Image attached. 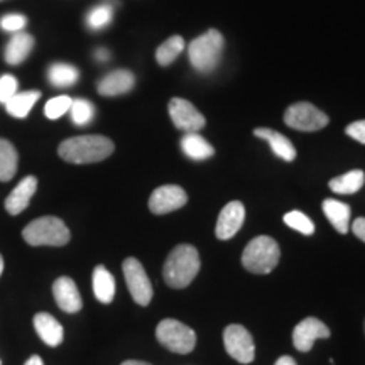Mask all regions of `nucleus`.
<instances>
[{"instance_id":"4468645a","label":"nucleus","mask_w":365,"mask_h":365,"mask_svg":"<svg viewBox=\"0 0 365 365\" xmlns=\"http://www.w3.org/2000/svg\"><path fill=\"white\" fill-rule=\"evenodd\" d=\"M53 294L58 307L66 313H76L80 312L81 307H83V301H81L78 287H76L75 281H73L71 277L63 276L54 281Z\"/></svg>"},{"instance_id":"a211bd4d","label":"nucleus","mask_w":365,"mask_h":365,"mask_svg":"<svg viewBox=\"0 0 365 365\" xmlns=\"http://www.w3.org/2000/svg\"><path fill=\"white\" fill-rule=\"evenodd\" d=\"M254 134L257 137H261V139H266L269 145H271L272 153L276 154L277 158H281L282 161L289 163L296 158V149H294L293 143H291L286 135H282L281 132L261 127V129H255Z\"/></svg>"},{"instance_id":"dca6fc26","label":"nucleus","mask_w":365,"mask_h":365,"mask_svg":"<svg viewBox=\"0 0 365 365\" xmlns=\"http://www.w3.org/2000/svg\"><path fill=\"white\" fill-rule=\"evenodd\" d=\"M135 78L129 70H117L107 75L98 83V93L103 97H115L134 88Z\"/></svg>"},{"instance_id":"bb28decb","label":"nucleus","mask_w":365,"mask_h":365,"mask_svg":"<svg viewBox=\"0 0 365 365\" xmlns=\"http://www.w3.org/2000/svg\"><path fill=\"white\" fill-rule=\"evenodd\" d=\"M182 49H185V39H182L181 36H173V38H170L166 43H163L158 48L156 51L158 63L161 66L171 65V63L182 53Z\"/></svg>"},{"instance_id":"f8f14e48","label":"nucleus","mask_w":365,"mask_h":365,"mask_svg":"<svg viewBox=\"0 0 365 365\" xmlns=\"http://www.w3.org/2000/svg\"><path fill=\"white\" fill-rule=\"evenodd\" d=\"M330 335V328L322 319L307 318L296 325L293 331V344L299 352H309L314 341L319 339H328Z\"/></svg>"},{"instance_id":"9b49d317","label":"nucleus","mask_w":365,"mask_h":365,"mask_svg":"<svg viewBox=\"0 0 365 365\" xmlns=\"http://www.w3.org/2000/svg\"><path fill=\"white\" fill-rule=\"evenodd\" d=\"M170 115L173 124L180 130L185 132H198L202 130L207 120L205 117L195 108L193 103H190L185 98H173L170 102Z\"/></svg>"},{"instance_id":"9d476101","label":"nucleus","mask_w":365,"mask_h":365,"mask_svg":"<svg viewBox=\"0 0 365 365\" xmlns=\"http://www.w3.org/2000/svg\"><path fill=\"white\" fill-rule=\"evenodd\" d=\"M186 202H188V195L181 186L164 185L153 191L149 198V210L154 215H166L185 207Z\"/></svg>"},{"instance_id":"a19ab883","label":"nucleus","mask_w":365,"mask_h":365,"mask_svg":"<svg viewBox=\"0 0 365 365\" xmlns=\"http://www.w3.org/2000/svg\"><path fill=\"white\" fill-rule=\"evenodd\" d=\"M364 328H365V325H364Z\"/></svg>"},{"instance_id":"423d86ee","label":"nucleus","mask_w":365,"mask_h":365,"mask_svg":"<svg viewBox=\"0 0 365 365\" xmlns=\"http://www.w3.org/2000/svg\"><path fill=\"white\" fill-rule=\"evenodd\" d=\"M156 339L168 350L181 355L193 352L196 346V333L193 328L171 318L159 322L156 328Z\"/></svg>"},{"instance_id":"473e14b6","label":"nucleus","mask_w":365,"mask_h":365,"mask_svg":"<svg viewBox=\"0 0 365 365\" xmlns=\"http://www.w3.org/2000/svg\"><path fill=\"white\" fill-rule=\"evenodd\" d=\"M17 93V78L12 75H4L0 78V102L7 103Z\"/></svg>"},{"instance_id":"4be33fe9","label":"nucleus","mask_w":365,"mask_h":365,"mask_svg":"<svg viewBox=\"0 0 365 365\" xmlns=\"http://www.w3.org/2000/svg\"><path fill=\"white\" fill-rule=\"evenodd\" d=\"M93 293L100 303L108 304L115 296V279L105 266H97L93 271Z\"/></svg>"},{"instance_id":"79ce46f5","label":"nucleus","mask_w":365,"mask_h":365,"mask_svg":"<svg viewBox=\"0 0 365 365\" xmlns=\"http://www.w3.org/2000/svg\"><path fill=\"white\" fill-rule=\"evenodd\" d=\"M0 365H2V364H0Z\"/></svg>"},{"instance_id":"6ab92c4d","label":"nucleus","mask_w":365,"mask_h":365,"mask_svg":"<svg viewBox=\"0 0 365 365\" xmlns=\"http://www.w3.org/2000/svg\"><path fill=\"white\" fill-rule=\"evenodd\" d=\"M181 149L193 161H205L215 154L213 145L207 139H203L198 132H186L181 139Z\"/></svg>"},{"instance_id":"e433bc0d","label":"nucleus","mask_w":365,"mask_h":365,"mask_svg":"<svg viewBox=\"0 0 365 365\" xmlns=\"http://www.w3.org/2000/svg\"><path fill=\"white\" fill-rule=\"evenodd\" d=\"M108 58H110V54H108L107 49H98V51H97L98 61H107Z\"/></svg>"},{"instance_id":"f3484780","label":"nucleus","mask_w":365,"mask_h":365,"mask_svg":"<svg viewBox=\"0 0 365 365\" xmlns=\"http://www.w3.org/2000/svg\"><path fill=\"white\" fill-rule=\"evenodd\" d=\"M34 328L41 336V340L49 346H58L63 341V331L61 323L56 318L48 313H38L34 317Z\"/></svg>"},{"instance_id":"393cba45","label":"nucleus","mask_w":365,"mask_h":365,"mask_svg":"<svg viewBox=\"0 0 365 365\" xmlns=\"http://www.w3.org/2000/svg\"><path fill=\"white\" fill-rule=\"evenodd\" d=\"M17 150L6 139H0V181H11L17 171Z\"/></svg>"},{"instance_id":"7c9ffc66","label":"nucleus","mask_w":365,"mask_h":365,"mask_svg":"<svg viewBox=\"0 0 365 365\" xmlns=\"http://www.w3.org/2000/svg\"><path fill=\"white\" fill-rule=\"evenodd\" d=\"M110 21H112V9L108 6L95 7L93 11L88 14V17H86V22H88L91 29H102V27L107 26Z\"/></svg>"},{"instance_id":"f257e3e1","label":"nucleus","mask_w":365,"mask_h":365,"mask_svg":"<svg viewBox=\"0 0 365 365\" xmlns=\"http://www.w3.org/2000/svg\"><path fill=\"white\" fill-rule=\"evenodd\" d=\"M115 145L105 135H78L59 144L58 154L66 163L91 164L107 159Z\"/></svg>"},{"instance_id":"2f4dec72","label":"nucleus","mask_w":365,"mask_h":365,"mask_svg":"<svg viewBox=\"0 0 365 365\" xmlns=\"http://www.w3.org/2000/svg\"><path fill=\"white\" fill-rule=\"evenodd\" d=\"M27 24V17L22 14H7L0 19V27L7 33H21Z\"/></svg>"},{"instance_id":"2eb2a0df","label":"nucleus","mask_w":365,"mask_h":365,"mask_svg":"<svg viewBox=\"0 0 365 365\" xmlns=\"http://www.w3.org/2000/svg\"><path fill=\"white\" fill-rule=\"evenodd\" d=\"M36 190H38V180L34 176H27L19 185L11 191L6 200V210L11 215H19L21 212L29 207L31 198H33Z\"/></svg>"},{"instance_id":"cd10ccee","label":"nucleus","mask_w":365,"mask_h":365,"mask_svg":"<svg viewBox=\"0 0 365 365\" xmlns=\"http://www.w3.org/2000/svg\"><path fill=\"white\" fill-rule=\"evenodd\" d=\"M70 112H71V120L75 125L90 124L95 117V107L91 105V102L83 98L73 100Z\"/></svg>"},{"instance_id":"72a5a7b5","label":"nucleus","mask_w":365,"mask_h":365,"mask_svg":"<svg viewBox=\"0 0 365 365\" xmlns=\"http://www.w3.org/2000/svg\"><path fill=\"white\" fill-rule=\"evenodd\" d=\"M346 135H350L352 139L359 140L360 144H365V120H357L354 124H350L345 129Z\"/></svg>"},{"instance_id":"c9c22d12","label":"nucleus","mask_w":365,"mask_h":365,"mask_svg":"<svg viewBox=\"0 0 365 365\" xmlns=\"http://www.w3.org/2000/svg\"><path fill=\"white\" fill-rule=\"evenodd\" d=\"M274 365H298V364H296V360L293 357H289V355H284V357L277 359V362Z\"/></svg>"},{"instance_id":"c756f323","label":"nucleus","mask_w":365,"mask_h":365,"mask_svg":"<svg viewBox=\"0 0 365 365\" xmlns=\"http://www.w3.org/2000/svg\"><path fill=\"white\" fill-rule=\"evenodd\" d=\"M71 102H73V100L70 97H66V95H61V97L49 100V102L46 103V107H44L46 117L51 118V120H56V118L65 115V113L70 110Z\"/></svg>"},{"instance_id":"1a4fd4ad","label":"nucleus","mask_w":365,"mask_h":365,"mask_svg":"<svg viewBox=\"0 0 365 365\" xmlns=\"http://www.w3.org/2000/svg\"><path fill=\"white\" fill-rule=\"evenodd\" d=\"M122 269H124L125 282L132 299L140 307H148L150 299H153V284H150L143 264L137 261L135 257H127Z\"/></svg>"},{"instance_id":"7ed1b4c3","label":"nucleus","mask_w":365,"mask_h":365,"mask_svg":"<svg viewBox=\"0 0 365 365\" xmlns=\"http://www.w3.org/2000/svg\"><path fill=\"white\" fill-rule=\"evenodd\" d=\"M22 237L33 247L49 245V247H63L71 239L66 223L58 217H41L31 222L24 230Z\"/></svg>"},{"instance_id":"58836bf2","label":"nucleus","mask_w":365,"mask_h":365,"mask_svg":"<svg viewBox=\"0 0 365 365\" xmlns=\"http://www.w3.org/2000/svg\"><path fill=\"white\" fill-rule=\"evenodd\" d=\"M120 365H150L148 362H140V360H127V362L120 364Z\"/></svg>"},{"instance_id":"39448f33","label":"nucleus","mask_w":365,"mask_h":365,"mask_svg":"<svg viewBox=\"0 0 365 365\" xmlns=\"http://www.w3.org/2000/svg\"><path fill=\"white\" fill-rule=\"evenodd\" d=\"M223 49V36L217 29H210L191 41L188 56L191 65L200 73L213 71L220 61Z\"/></svg>"},{"instance_id":"b1692460","label":"nucleus","mask_w":365,"mask_h":365,"mask_svg":"<svg viewBox=\"0 0 365 365\" xmlns=\"http://www.w3.org/2000/svg\"><path fill=\"white\" fill-rule=\"evenodd\" d=\"M41 93L38 90L33 91H22V93H16L14 97L6 103L7 112L16 118H24L27 113L33 110L34 103L38 102Z\"/></svg>"},{"instance_id":"ddd939ff","label":"nucleus","mask_w":365,"mask_h":365,"mask_svg":"<svg viewBox=\"0 0 365 365\" xmlns=\"http://www.w3.org/2000/svg\"><path fill=\"white\" fill-rule=\"evenodd\" d=\"M245 220V207L242 202H230L227 203L218 215L217 227H215V235L220 240L232 239L237 232L240 230V227L244 225Z\"/></svg>"},{"instance_id":"20e7f679","label":"nucleus","mask_w":365,"mask_h":365,"mask_svg":"<svg viewBox=\"0 0 365 365\" xmlns=\"http://www.w3.org/2000/svg\"><path fill=\"white\" fill-rule=\"evenodd\" d=\"M281 250L277 242L267 235L255 237L242 254V266L252 274H269L279 264Z\"/></svg>"},{"instance_id":"412c9836","label":"nucleus","mask_w":365,"mask_h":365,"mask_svg":"<svg viewBox=\"0 0 365 365\" xmlns=\"http://www.w3.org/2000/svg\"><path fill=\"white\" fill-rule=\"evenodd\" d=\"M323 212L328 222L335 227L339 234H346L350 228V207L339 200H325L323 202Z\"/></svg>"},{"instance_id":"5701e85b","label":"nucleus","mask_w":365,"mask_h":365,"mask_svg":"<svg viewBox=\"0 0 365 365\" xmlns=\"http://www.w3.org/2000/svg\"><path fill=\"white\" fill-rule=\"evenodd\" d=\"M365 182V175L364 171L354 170L345 173V175L333 178L330 181V190L335 191L339 195H354L362 188Z\"/></svg>"},{"instance_id":"6e6552de","label":"nucleus","mask_w":365,"mask_h":365,"mask_svg":"<svg viewBox=\"0 0 365 365\" xmlns=\"http://www.w3.org/2000/svg\"><path fill=\"white\" fill-rule=\"evenodd\" d=\"M227 354L240 364H250L255 359V345L250 331L242 325H228L223 331Z\"/></svg>"},{"instance_id":"ea45409f","label":"nucleus","mask_w":365,"mask_h":365,"mask_svg":"<svg viewBox=\"0 0 365 365\" xmlns=\"http://www.w3.org/2000/svg\"><path fill=\"white\" fill-rule=\"evenodd\" d=\"M2 272H4V259L2 255H0V276H2Z\"/></svg>"},{"instance_id":"f704fd0d","label":"nucleus","mask_w":365,"mask_h":365,"mask_svg":"<svg viewBox=\"0 0 365 365\" xmlns=\"http://www.w3.org/2000/svg\"><path fill=\"white\" fill-rule=\"evenodd\" d=\"M352 230H354V234H355V237H357V239L365 242V218L364 217H360L354 222Z\"/></svg>"},{"instance_id":"a878e982","label":"nucleus","mask_w":365,"mask_h":365,"mask_svg":"<svg viewBox=\"0 0 365 365\" xmlns=\"http://www.w3.org/2000/svg\"><path fill=\"white\" fill-rule=\"evenodd\" d=\"M49 81L51 85L58 86V88H66V86L75 85L80 78V71L73 65H65V63H58L53 65L48 71Z\"/></svg>"},{"instance_id":"aec40b11","label":"nucleus","mask_w":365,"mask_h":365,"mask_svg":"<svg viewBox=\"0 0 365 365\" xmlns=\"http://www.w3.org/2000/svg\"><path fill=\"white\" fill-rule=\"evenodd\" d=\"M34 48V38L26 33H16L14 38L9 41L6 48V61L9 65H21L24 59L29 56Z\"/></svg>"},{"instance_id":"f03ea898","label":"nucleus","mask_w":365,"mask_h":365,"mask_svg":"<svg viewBox=\"0 0 365 365\" xmlns=\"http://www.w3.org/2000/svg\"><path fill=\"white\" fill-rule=\"evenodd\" d=\"M200 266L202 262H200L198 250L190 244H180L171 250L164 262V281L173 289H185L193 282Z\"/></svg>"},{"instance_id":"4c0bfd02","label":"nucleus","mask_w":365,"mask_h":365,"mask_svg":"<svg viewBox=\"0 0 365 365\" xmlns=\"http://www.w3.org/2000/svg\"><path fill=\"white\" fill-rule=\"evenodd\" d=\"M24 365H44V362H43V359L38 357V355H33V357L27 360Z\"/></svg>"},{"instance_id":"c85d7f7f","label":"nucleus","mask_w":365,"mask_h":365,"mask_svg":"<svg viewBox=\"0 0 365 365\" xmlns=\"http://www.w3.org/2000/svg\"><path fill=\"white\" fill-rule=\"evenodd\" d=\"M284 223L287 227L294 228L296 232H301L303 235H313L314 234V223L309 220V217L301 212H289L284 215Z\"/></svg>"},{"instance_id":"0eeeda50","label":"nucleus","mask_w":365,"mask_h":365,"mask_svg":"<svg viewBox=\"0 0 365 365\" xmlns=\"http://www.w3.org/2000/svg\"><path fill=\"white\" fill-rule=\"evenodd\" d=\"M284 122L291 129L314 132L327 127L330 118H328L327 113H323L319 108L314 107V105L308 102H299L287 108L284 113Z\"/></svg>"}]
</instances>
